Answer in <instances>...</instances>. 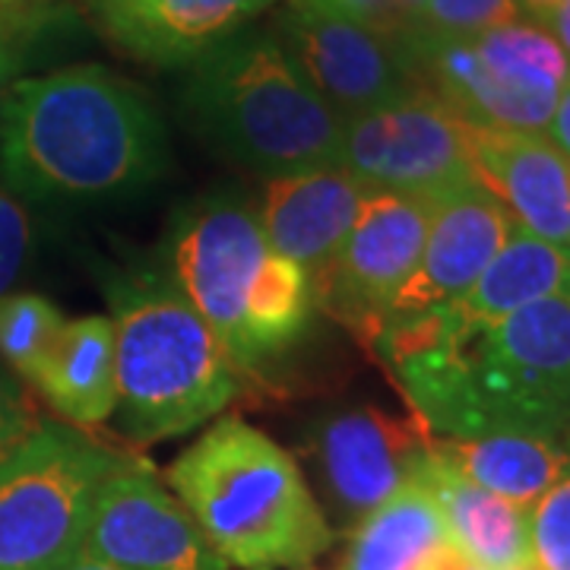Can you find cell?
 Wrapping results in <instances>:
<instances>
[{
	"instance_id": "cell-1",
	"label": "cell",
	"mask_w": 570,
	"mask_h": 570,
	"mask_svg": "<svg viewBox=\"0 0 570 570\" xmlns=\"http://www.w3.org/2000/svg\"><path fill=\"white\" fill-rule=\"evenodd\" d=\"M374 348L431 438L570 434V288L494 324L431 311L384 330Z\"/></svg>"
},
{
	"instance_id": "cell-2",
	"label": "cell",
	"mask_w": 570,
	"mask_h": 570,
	"mask_svg": "<svg viewBox=\"0 0 570 570\" xmlns=\"http://www.w3.org/2000/svg\"><path fill=\"white\" fill-rule=\"evenodd\" d=\"M168 134L140 86L99 63L20 77L0 105V171L32 200H99L163 178Z\"/></svg>"
},
{
	"instance_id": "cell-3",
	"label": "cell",
	"mask_w": 570,
	"mask_h": 570,
	"mask_svg": "<svg viewBox=\"0 0 570 570\" xmlns=\"http://www.w3.org/2000/svg\"><path fill=\"white\" fill-rule=\"evenodd\" d=\"M165 475L228 568L295 570L333 549V527L292 453L242 415L206 428Z\"/></svg>"
},
{
	"instance_id": "cell-4",
	"label": "cell",
	"mask_w": 570,
	"mask_h": 570,
	"mask_svg": "<svg viewBox=\"0 0 570 570\" xmlns=\"http://www.w3.org/2000/svg\"><path fill=\"white\" fill-rule=\"evenodd\" d=\"M181 105L232 163L269 178L333 165L343 124L273 29L245 26L187 67Z\"/></svg>"
},
{
	"instance_id": "cell-5",
	"label": "cell",
	"mask_w": 570,
	"mask_h": 570,
	"mask_svg": "<svg viewBox=\"0 0 570 570\" xmlns=\"http://www.w3.org/2000/svg\"><path fill=\"white\" fill-rule=\"evenodd\" d=\"M115 422L134 444L190 434L238 396V367L168 279L115 288Z\"/></svg>"
},
{
	"instance_id": "cell-6",
	"label": "cell",
	"mask_w": 570,
	"mask_h": 570,
	"mask_svg": "<svg viewBox=\"0 0 570 570\" xmlns=\"http://www.w3.org/2000/svg\"><path fill=\"white\" fill-rule=\"evenodd\" d=\"M419 86L472 127L546 134L570 61L532 17L479 36H431L400 29Z\"/></svg>"
},
{
	"instance_id": "cell-7",
	"label": "cell",
	"mask_w": 570,
	"mask_h": 570,
	"mask_svg": "<svg viewBox=\"0 0 570 570\" xmlns=\"http://www.w3.org/2000/svg\"><path fill=\"white\" fill-rule=\"evenodd\" d=\"M124 453L48 425L0 466V570H63L82 554L105 479Z\"/></svg>"
},
{
	"instance_id": "cell-8",
	"label": "cell",
	"mask_w": 570,
	"mask_h": 570,
	"mask_svg": "<svg viewBox=\"0 0 570 570\" xmlns=\"http://www.w3.org/2000/svg\"><path fill=\"white\" fill-rule=\"evenodd\" d=\"M269 245L257 209L238 194H209L175 219L168 283L219 336L235 367L245 352V317Z\"/></svg>"
},
{
	"instance_id": "cell-9",
	"label": "cell",
	"mask_w": 570,
	"mask_h": 570,
	"mask_svg": "<svg viewBox=\"0 0 570 570\" xmlns=\"http://www.w3.org/2000/svg\"><path fill=\"white\" fill-rule=\"evenodd\" d=\"M336 165L365 187L403 194L441 197L475 181L469 124L425 86L396 102L346 118Z\"/></svg>"
},
{
	"instance_id": "cell-10",
	"label": "cell",
	"mask_w": 570,
	"mask_h": 570,
	"mask_svg": "<svg viewBox=\"0 0 570 570\" xmlns=\"http://www.w3.org/2000/svg\"><path fill=\"white\" fill-rule=\"evenodd\" d=\"M269 29L317 96L343 118L419 89L400 32L355 20L324 0H285Z\"/></svg>"
},
{
	"instance_id": "cell-11",
	"label": "cell",
	"mask_w": 570,
	"mask_h": 570,
	"mask_svg": "<svg viewBox=\"0 0 570 570\" xmlns=\"http://www.w3.org/2000/svg\"><path fill=\"white\" fill-rule=\"evenodd\" d=\"M438 197L367 187L333 266L314 288L317 307L374 343L390 302L422 257Z\"/></svg>"
},
{
	"instance_id": "cell-12",
	"label": "cell",
	"mask_w": 570,
	"mask_h": 570,
	"mask_svg": "<svg viewBox=\"0 0 570 570\" xmlns=\"http://www.w3.org/2000/svg\"><path fill=\"white\" fill-rule=\"evenodd\" d=\"M82 554L121 570H228L181 501L130 456L99 489Z\"/></svg>"
},
{
	"instance_id": "cell-13",
	"label": "cell",
	"mask_w": 570,
	"mask_h": 570,
	"mask_svg": "<svg viewBox=\"0 0 570 570\" xmlns=\"http://www.w3.org/2000/svg\"><path fill=\"white\" fill-rule=\"evenodd\" d=\"M428 438L419 419H403L381 406L326 412L311 428V460L333 510L358 523L381 508L390 494L419 479Z\"/></svg>"
},
{
	"instance_id": "cell-14",
	"label": "cell",
	"mask_w": 570,
	"mask_h": 570,
	"mask_svg": "<svg viewBox=\"0 0 570 570\" xmlns=\"http://www.w3.org/2000/svg\"><path fill=\"white\" fill-rule=\"evenodd\" d=\"M517 228L520 225L508 206L494 200L479 181L441 194L428 225L422 257L390 302L381 333L456 302L485 273V266L498 257Z\"/></svg>"
},
{
	"instance_id": "cell-15",
	"label": "cell",
	"mask_w": 570,
	"mask_h": 570,
	"mask_svg": "<svg viewBox=\"0 0 570 570\" xmlns=\"http://www.w3.org/2000/svg\"><path fill=\"white\" fill-rule=\"evenodd\" d=\"M469 159L475 181L523 232L570 247V159L546 134L469 124Z\"/></svg>"
},
{
	"instance_id": "cell-16",
	"label": "cell",
	"mask_w": 570,
	"mask_h": 570,
	"mask_svg": "<svg viewBox=\"0 0 570 570\" xmlns=\"http://www.w3.org/2000/svg\"><path fill=\"white\" fill-rule=\"evenodd\" d=\"M365 190L336 163L269 178L257 209L266 245L302 266L317 288L346 242Z\"/></svg>"
},
{
	"instance_id": "cell-17",
	"label": "cell",
	"mask_w": 570,
	"mask_h": 570,
	"mask_svg": "<svg viewBox=\"0 0 570 570\" xmlns=\"http://www.w3.org/2000/svg\"><path fill=\"white\" fill-rule=\"evenodd\" d=\"M86 7L124 55L153 67H190L273 0H86Z\"/></svg>"
},
{
	"instance_id": "cell-18",
	"label": "cell",
	"mask_w": 570,
	"mask_h": 570,
	"mask_svg": "<svg viewBox=\"0 0 570 570\" xmlns=\"http://www.w3.org/2000/svg\"><path fill=\"white\" fill-rule=\"evenodd\" d=\"M428 456L523 510H532V504L570 469L568 438L517 431L428 438Z\"/></svg>"
},
{
	"instance_id": "cell-19",
	"label": "cell",
	"mask_w": 570,
	"mask_h": 570,
	"mask_svg": "<svg viewBox=\"0 0 570 570\" xmlns=\"http://www.w3.org/2000/svg\"><path fill=\"white\" fill-rule=\"evenodd\" d=\"M29 387L61 415L67 425H105L118 406L115 384V324L105 314L67 321L45 352Z\"/></svg>"
},
{
	"instance_id": "cell-20",
	"label": "cell",
	"mask_w": 570,
	"mask_h": 570,
	"mask_svg": "<svg viewBox=\"0 0 570 570\" xmlns=\"http://www.w3.org/2000/svg\"><path fill=\"white\" fill-rule=\"evenodd\" d=\"M419 479L441 508L450 542L475 564L508 570L530 558V510L472 485L431 456H425Z\"/></svg>"
},
{
	"instance_id": "cell-21",
	"label": "cell",
	"mask_w": 570,
	"mask_h": 570,
	"mask_svg": "<svg viewBox=\"0 0 570 570\" xmlns=\"http://www.w3.org/2000/svg\"><path fill=\"white\" fill-rule=\"evenodd\" d=\"M564 288H570V247L517 228L485 273L456 302L438 311H444L453 324H494Z\"/></svg>"
},
{
	"instance_id": "cell-22",
	"label": "cell",
	"mask_w": 570,
	"mask_h": 570,
	"mask_svg": "<svg viewBox=\"0 0 570 570\" xmlns=\"http://www.w3.org/2000/svg\"><path fill=\"white\" fill-rule=\"evenodd\" d=\"M448 542L434 494L422 479H412L355 523L343 570H419Z\"/></svg>"
},
{
	"instance_id": "cell-23",
	"label": "cell",
	"mask_w": 570,
	"mask_h": 570,
	"mask_svg": "<svg viewBox=\"0 0 570 570\" xmlns=\"http://www.w3.org/2000/svg\"><path fill=\"white\" fill-rule=\"evenodd\" d=\"M67 324L58 305L36 292H10L0 298V362L29 384L45 352Z\"/></svg>"
},
{
	"instance_id": "cell-24",
	"label": "cell",
	"mask_w": 570,
	"mask_h": 570,
	"mask_svg": "<svg viewBox=\"0 0 570 570\" xmlns=\"http://www.w3.org/2000/svg\"><path fill=\"white\" fill-rule=\"evenodd\" d=\"M523 17L527 13L517 0H425L406 29L431 36H479Z\"/></svg>"
},
{
	"instance_id": "cell-25",
	"label": "cell",
	"mask_w": 570,
	"mask_h": 570,
	"mask_svg": "<svg viewBox=\"0 0 570 570\" xmlns=\"http://www.w3.org/2000/svg\"><path fill=\"white\" fill-rule=\"evenodd\" d=\"M530 558L546 570H570V469L532 504Z\"/></svg>"
},
{
	"instance_id": "cell-26",
	"label": "cell",
	"mask_w": 570,
	"mask_h": 570,
	"mask_svg": "<svg viewBox=\"0 0 570 570\" xmlns=\"http://www.w3.org/2000/svg\"><path fill=\"white\" fill-rule=\"evenodd\" d=\"M45 428L32 387L0 362V466Z\"/></svg>"
},
{
	"instance_id": "cell-27",
	"label": "cell",
	"mask_w": 570,
	"mask_h": 570,
	"mask_svg": "<svg viewBox=\"0 0 570 570\" xmlns=\"http://www.w3.org/2000/svg\"><path fill=\"white\" fill-rule=\"evenodd\" d=\"M32 247L29 213L13 197V190L0 187V298L13 292Z\"/></svg>"
},
{
	"instance_id": "cell-28",
	"label": "cell",
	"mask_w": 570,
	"mask_h": 570,
	"mask_svg": "<svg viewBox=\"0 0 570 570\" xmlns=\"http://www.w3.org/2000/svg\"><path fill=\"white\" fill-rule=\"evenodd\" d=\"M41 29L32 26H10V22H0V105L7 89L13 86V80H20L22 61H26V51L29 45L39 39Z\"/></svg>"
},
{
	"instance_id": "cell-29",
	"label": "cell",
	"mask_w": 570,
	"mask_h": 570,
	"mask_svg": "<svg viewBox=\"0 0 570 570\" xmlns=\"http://www.w3.org/2000/svg\"><path fill=\"white\" fill-rule=\"evenodd\" d=\"M58 7H61V0H0V22L45 29L55 20Z\"/></svg>"
},
{
	"instance_id": "cell-30",
	"label": "cell",
	"mask_w": 570,
	"mask_h": 570,
	"mask_svg": "<svg viewBox=\"0 0 570 570\" xmlns=\"http://www.w3.org/2000/svg\"><path fill=\"white\" fill-rule=\"evenodd\" d=\"M324 3L343 10L348 17H355V20L374 22V26H381V29H393L387 0H324ZM393 32H396V29H393Z\"/></svg>"
},
{
	"instance_id": "cell-31",
	"label": "cell",
	"mask_w": 570,
	"mask_h": 570,
	"mask_svg": "<svg viewBox=\"0 0 570 570\" xmlns=\"http://www.w3.org/2000/svg\"><path fill=\"white\" fill-rule=\"evenodd\" d=\"M546 134H549V142H554L570 159V80L558 96V105H554V115H551Z\"/></svg>"
},
{
	"instance_id": "cell-32",
	"label": "cell",
	"mask_w": 570,
	"mask_h": 570,
	"mask_svg": "<svg viewBox=\"0 0 570 570\" xmlns=\"http://www.w3.org/2000/svg\"><path fill=\"white\" fill-rule=\"evenodd\" d=\"M535 22H542V26L549 29L551 36H554V41L561 45V51L568 55V61H570V0H558L549 13H542V17H539Z\"/></svg>"
},
{
	"instance_id": "cell-33",
	"label": "cell",
	"mask_w": 570,
	"mask_h": 570,
	"mask_svg": "<svg viewBox=\"0 0 570 570\" xmlns=\"http://www.w3.org/2000/svg\"><path fill=\"white\" fill-rule=\"evenodd\" d=\"M390 3V22H393V29L400 32V29H406V22L415 17V10L425 3V0H387Z\"/></svg>"
},
{
	"instance_id": "cell-34",
	"label": "cell",
	"mask_w": 570,
	"mask_h": 570,
	"mask_svg": "<svg viewBox=\"0 0 570 570\" xmlns=\"http://www.w3.org/2000/svg\"><path fill=\"white\" fill-rule=\"evenodd\" d=\"M63 570H121V568L105 564V561H96V558H89V554H80V558H73V561H70Z\"/></svg>"
},
{
	"instance_id": "cell-35",
	"label": "cell",
	"mask_w": 570,
	"mask_h": 570,
	"mask_svg": "<svg viewBox=\"0 0 570 570\" xmlns=\"http://www.w3.org/2000/svg\"><path fill=\"white\" fill-rule=\"evenodd\" d=\"M520 7H523V13L527 17H532V20H539L542 13H549L551 7L558 3V0H517Z\"/></svg>"
},
{
	"instance_id": "cell-36",
	"label": "cell",
	"mask_w": 570,
	"mask_h": 570,
	"mask_svg": "<svg viewBox=\"0 0 570 570\" xmlns=\"http://www.w3.org/2000/svg\"><path fill=\"white\" fill-rule=\"evenodd\" d=\"M508 570H546V568H542V564H535L532 558H527V561H520V564H513V568Z\"/></svg>"
},
{
	"instance_id": "cell-37",
	"label": "cell",
	"mask_w": 570,
	"mask_h": 570,
	"mask_svg": "<svg viewBox=\"0 0 570 570\" xmlns=\"http://www.w3.org/2000/svg\"><path fill=\"white\" fill-rule=\"evenodd\" d=\"M568 444H570V434H568Z\"/></svg>"
}]
</instances>
